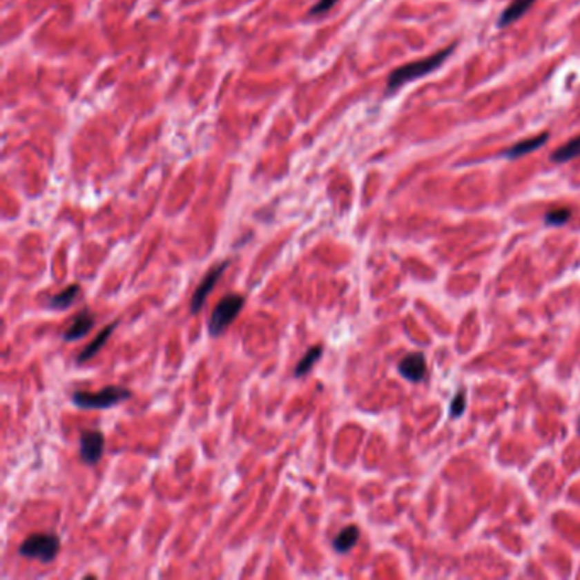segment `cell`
Listing matches in <instances>:
<instances>
[{
	"mask_svg": "<svg viewBox=\"0 0 580 580\" xmlns=\"http://www.w3.org/2000/svg\"><path fill=\"white\" fill-rule=\"evenodd\" d=\"M453 50H454V45H451V46H447L446 50L432 55V57L422 58V60L412 61V64H407V65H403V67H398L396 70H394L392 75L388 77V93H395L396 89L405 86V84L410 82V80L420 79V77L434 72V70L438 68L447 57H450Z\"/></svg>",
	"mask_w": 580,
	"mask_h": 580,
	"instance_id": "obj_1",
	"label": "cell"
},
{
	"mask_svg": "<svg viewBox=\"0 0 580 580\" xmlns=\"http://www.w3.org/2000/svg\"><path fill=\"white\" fill-rule=\"evenodd\" d=\"M60 538L51 533H35L29 534L28 538L21 543L19 553L21 557L31 558V560H39L43 563H50L60 553Z\"/></svg>",
	"mask_w": 580,
	"mask_h": 580,
	"instance_id": "obj_2",
	"label": "cell"
},
{
	"mask_svg": "<svg viewBox=\"0 0 580 580\" xmlns=\"http://www.w3.org/2000/svg\"><path fill=\"white\" fill-rule=\"evenodd\" d=\"M245 304V298L242 295H226L220 300L218 304L213 310L211 317L208 322V332L211 337H220L230 325L233 324L235 318L240 315L242 308Z\"/></svg>",
	"mask_w": 580,
	"mask_h": 580,
	"instance_id": "obj_3",
	"label": "cell"
},
{
	"mask_svg": "<svg viewBox=\"0 0 580 580\" xmlns=\"http://www.w3.org/2000/svg\"><path fill=\"white\" fill-rule=\"evenodd\" d=\"M128 398H131V392L123 387H106L97 394H89V392L72 394V402L80 409H109Z\"/></svg>",
	"mask_w": 580,
	"mask_h": 580,
	"instance_id": "obj_4",
	"label": "cell"
},
{
	"mask_svg": "<svg viewBox=\"0 0 580 580\" xmlns=\"http://www.w3.org/2000/svg\"><path fill=\"white\" fill-rule=\"evenodd\" d=\"M230 266V260H223V262L216 264V266H213L211 269L208 271L206 276L203 278V281L200 282V286L196 288V291H194L193 298H191V311L193 313H200V310L203 308L204 302L208 300V296L211 295V291L215 289V286L218 284L220 278L225 274V271L229 269Z\"/></svg>",
	"mask_w": 580,
	"mask_h": 580,
	"instance_id": "obj_5",
	"label": "cell"
},
{
	"mask_svg": "<svg viewBox=\"0 0 580 580\" xmlns=\"http://www.w3.org/2000/svg\"><path fill=\"white\" fill-rule=\"evenodd\" d=\"M104 453V434L101 431H84L80 434V460L93 466L99 463Z\"/></svg>",
	"mask_w": 580,
	"mask_h": 580,
	"instance_id": "obj_6",
	"label": "cell"
},
{
	"mask_svg": "<svg viewBox=\"0 0 580 580\" xmlns=\"http://www.w3.org/2000/svg\"><path fill=\"white\" fill-rule=\"evenodd\" d=\"M94 324H95V317L93 311H89V310L80 311V313L73 318L72 324L65 329L64 340H67V342H73V340L82 339L84 336H87V334L93 330Z\"/></svg>",
	"mask_w": 580,
	"mask_h": 580,
	"instance_id": "obj_7",
	"label": "cell"
},
{
	"mask_svg": "<svg viewBox=\"0 0 580 580\" xmlns=\"http://www.w3.org/2000/svg\"><path fill=\"white\" fill-rule=\"evenodd\" d=\"M425 358L422 352H412L400 361L398 371L405 380L420 381L425 374Z\"/></svg>",
	"mask_w": 580,
	"mask_h": 580,
	"instance_id": "obj_8",
	"label": "cell"
},
{
	"mask_svg": "<svg viewBox=\"0 0 580 580\" xmlns=\"http://www.w3.org/2000/svg\"><path fill=\"white\" fill-rule=\"evenodd\" d=\"M546 139H548V133H541V135H538V137L528 138V139H524V142L516 143V145L511 146V148L505 150L502 155L508 157V159H519V157H524V155H528V153L534 152V150L541 148V146L546 143Z\"/></svg>",
	"mask_w": 580,
	"mask_h": 580,
	"instance_id": "obj_9",
	"label": "cell"
},
{
	"mask_svg": "<svg viewBox=\"0 0 580 580\" xmlns=\"http://www.w3.org/2000/svg\"><path fill=\"white\" fill-rule=\"evenodd\" d=\"M117 324H119V322H113L111 325H108V327H106V329H102L101 332H99L97 336H95V339L93 340V342H90L89 346H87L86 349H82V352H80L79 356H77V362H79V365H82V362H87V361H89V359H93L94 356L97 354L99 351H101L102 346H104V344L108 342V339H109V337H111L113 330L116 329Z\"/></svg>",
	"mask_w": 580,
	"mask_h": 580,
	"instance_id": "obj_10",
	"label": "cell"
},
{
	"mask_svg": "<svg viewBox=\"0 0 580 580\" xmlns=\"http://www.w3.org/2000/svg\"><path fill=\"white\" fill-rule=\"evenodd\" d=\"M533 3L534 0H512L511 6L502 12L501 19H499V28H504V26L516 23L517 19H521V17L530 10V7L533 6Z\"/></svg>",
	"mask_w": 580,
	"mask_h": 580,
	"instance_id": "obj_11",
	"label": "cell"
},
{
	"mask_svg": "<svg viewBox=\"0 0 580 580\" xmlns=\"http://www.w3.org/2000/svg\"><path fill=\"white\" fill-rule=\"evenodd\" d=\"M359 539V528L354 526V524H351V526L344 528L342 531H340L339 534L334 538V550H336L337 553H347L351 552L352 548L356 546V543H358Z\"/></svg>",
	"mask_w": 580,
	"mask_h": 580,
	"instance_id": "obj_12",
	"label": "cell"
},
{
	"mask_svg": "<svg viewBox=\"0 0 580 580\" xmlns=\"http://www.w3.org/2000/svg\"><path fill=\"white\" fill-rule=\"evenodd\" d=\"M79 295H80V286L70 284L68 288L64 289V291L51 296V298L48 300V307L55 308V310H65V308L72 307V304L77 302Z\"/></svg>",
	"mask_w": 580,
	"mask_h": 580,
	"instance_id": "obj_13",
	"label": "cell"
},
{
	"mask_svg": "<svg viewBox=\"0 0 580 580\" xmlns=\"http://www.w3.org/2000/svg\"><path fill=\"white\" fill-rule=\"evenodd\" d=\"M580 157V137L570 139L568 143H565V145L558 146V148L553 152L552 155V160L555 164H563V162H568V160H574Z\"/></svg>",
	"mask_w": 580,
	"mask_h": 580,
	"instance_id": "obj_14",
	"label": "cell"
},
{
	"mask_svg": "<svg viewBox=\"0 0 580 580\" xmlns=\"http://www.w3.org/2000/svg\"><path fill=\"white\" fill-rule=\"evenodd\" d=\"M322 354H324V349H322V346H315V347L308 349L307 354H304L303 358L298 361V365H296L295 376L300 378L310 373V369L313 368L315 362L322 358Z\"/></svg>",
	"mask_w": 580,
	"mask_h": 580,
	"instance_id": "obj_15",
	"label": "cell"
},
{
	"mask_svg": "<svg viewBox=\"0 0 580 580\" xmlns=\"http://www.w3.org/2000/svg\"><path fill=\"white\" fill-rule=\"evenodd\" d=\"M570 215H572V211L568 208H557V209H552V211L546 213L545 222L548 223V225H553V226L563 225V223L568 222Z\"/></svg>",
	"mask_w": 580,
	"mask_h": 580,
	"instance_id": "obj_16",
	"label": "cell"
},
{
	"mask_svg": "<svg viewBox=\"0 0 580 580\" xmlns=\"http://www.w3.org/2000/svg\"><path fill=\"white\" fill-rule=\"evenodd\" d=\"M465 410V394H458L454 396L453 403H451V416L458 417L461 416Z\"/></svg>",
	"mask_w": 580,
	"mask_h": 580,
	"instance_id": "obj_17",
	"label": "cell"
},
{
	"mask_svg": "<svg viewBox=\"0 0 580 580\" xmlns=\"http://www.w3.org/2000/svg\"><path fill=\"white\" fill-rule=\"evenodd\" d=\"M336 2L337 0H318V2L310 9V14L311 16H318V14L327 12L329 9H332V6Z\"/></svg>",
	"mask_w": 580,
	"mask_h": 580,
	"instance_id": "obj_18",
	"label": "cell"
},
{
	"mask_svg": "<svg viewBox=\"0 0 580 580\" xmlns=\"http://www.w3.org/2000/svg\"><path fill=\"white\" fill-rule=\"evenodd\" d=\"M579 431H580V422H579Z\"/></svg>",
	"mask_w": 580,
	"mask_h": 580,
	"instance_id": "obj_19",
	"label": "cell"
}]
</instances>
